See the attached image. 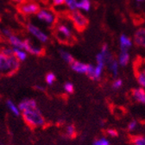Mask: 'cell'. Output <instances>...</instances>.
<instances>
[{
  "label": "cell",
  "mask_w": 145,
  "mask_h": 145,
  "mask_svg": "<svg viewBox=\"0 0 145 145\" xmlns=\"http://www.w3.org/2000/svg\"><path fill=\"white\" fill-rule=\"evenodd\" d=\"M23 118L25 122L32 127H41L44 124V118L38 108L35 110L23 112Z\"/></svg>",
  "instance_id": "cell-1"
},
{
  "label": "cell",
  "mask_w": 145,
  "mask_h": 145,
  "mask_svg": "<svg viewBox=\"0 0 145 145\" xmlns=\"http://www.w3.org/2000/svg\"><path fill=\"white\" fill-rule=\"evenodd\" d=\"M70 18L72 24H74L75 28L80 31L84 30L87 27L88 23H89L86 16H84L80 10H72L70 13Z\"/></svg>",
  "instance_id": "cell-2"
},
{
  "label": "cell",
  "mask_w": 145,
  "mask_h": 145,
  "mask_svg": "<svg viewBox=\"0 0 145 145\" xmlns=\"http://www.w3.org/2000/svg\"><path fill=\"white\" fill-rule=\"evenodd\" d=\"M35 15H36V17H37L40 21L47 24L48 25H52L56 22V16H54V14L51 12L50 10H40Z\"/></svg>",
  "instance_id": "cell-3"
},
{
  "label": "cell",
  "mask_w": 145,
  "mask_h": 145,
  "mask_svg": "<svg viewBox=\"0 0 145 145\" xmlns=\"http://www.w3.org/2000/svg\"><path fill=\"white\" fill-rule=\"evenodd\" d=\"M18 10L24 15H35L40 10V6L35 3H21Z\"/></svg>",
  "instance_id": "cell-4"
},
{
  "label": "cell",
  "mask_w": 145,
  "mask_h": 145,
  "mask_svg": "<svg viewBox=\"0 0 145 145\" xmlns=\"http://www.w3.org/2000/svg\"><path fill=\"white\" fill-rule=\"evenodd\" d=\"M27 29H28L29 32L31 35H33L35 38H37L40 42H47L48 41V36L44 32H42L39 28H37L35 25H34L33 24L29 23L27 24Z\"/></svg>",
  "instance_id": "cell-5"
},
{
  "label": "cell",
  "mask_w": 145,
  "mask_h": 145,
  "mask_svg": "<svg viewBox=\"0 0 145 145\" xmlns=\"http://www.w3.org/2000/svg\"><path fill=\"white\" fill-rule=\"evenodd\" d=\"M24 50L29 52L33 56H42L43 54V48L35 45L31 42L29 39H26L24 41Z\"/></svg>",
  "instance_id": "cell-6"
},
{
  "label": "cell",
  "mask_w": 145,
  "mask_h": 145,
  "mask_svg": "<svg viewBox=\"0 0 145 145\" xmlns=\"http://www.w3.org/2000/svg\"><path fill=\"white\" fill-rule=\"evenodd\" d=\"M0 72L8 75L13 74L11 71L10 57L5 56L2 53H0Z\"/></svg>",
  "instance_id": "cell-7"
},
{
  "label": "cell",
  "mask_w": 145,
  "mask_h": 145,
  "mask_svg": "<svg viewBox=\"0 0 145 145\" xmlns=\"http://www.w3.org/2000/svg\"><path fill=\"white\" fill-rule=\"evenodd\" d=\"M131 97L134 101L137 103L145 105V88L142 87H137L132 90Z\"/></svg>",
  "instance_id": "cell-8"
},
{
  "label": "cell",
  "mask_w": 145,
  "mask_h": 145,
  "mask_svg": "<svg viewBox=\"0 0 145 145\" xmlns=\"http://www.w3.org/2000/svg\"><path fill=\"white\" fill-rule=\"evenodd\" d=\"M18 109L19 111L22 112H26V111H30V110H35L37 108V104L36 101L34 99H24L20 102V104L18 105Z\"/></svg>",
  "instance_id": "cell-9"
},
{
  "label": "cell",
  "mask_w": 145,
  "mask_h": 145,
  "mask_svg": "<svg viewBox=\"0 0 145 145\" xmlns=\"http://www.w3.org/2000/svg\"><path fill=\"white\" fill-rule=\"evenodd\" d=\"M134 42L140 47L145 48V29H138L134 35Z\"/></svg>",
  "instance_id": "cell-10"
},
{
  "label": "cell",
  "mask_w": 145,
  "mask_h": 145,
  "mask_svg": "<svg viewBox=\"0 0 145 145\" xmlns=\"http://www.w3.org/2000/svg\"><path fill=\"white\" fill-rule=\"evenodd\" d=\"M119 43H120V50L121 52H128L129 49L132 46V42L130 37L126 35H121L119 37Z\"/></svg>",
  "instance_id": "cell-11"
},
{
  "label": "cell",
  "mask_w": 145,
  "mask_h": 145,
  "mask_svg": "<svg viewBox=\"0 0 145 145\" xmlns=\"http://www.w3.org/2000/svg\"><path fill=\"white\" fill-rule=\"evenodd\" d=\"M137 80L139 86L142 88H145V62L140 64L137 68Z\"/></svg>",
  "instance_id": "cell-12"
},
{
  "label": "cell",
  "mask_w": 145,
  "mask_h": 145,
  "mask_svg": "<svg viewBox=\"0 0 145 145\" xmlns=\"http://www.w3.org/2000/svg\"><path fill=\"white\" fill-rule=\"evenodd\" d=\"M56 28H57L58 34L62 36L63 40H70V38L72 37V31L67 25L63 24H60L57 25Z\"/></svg>",
  "instance_id": "cell-13"
},
{
  "label": "cell",
  "mask_w": 145,
  "mask_h": 145,
  "mask_svg": "<svg viewBox=\"0 0 145 145\" xmlns=\"http://www.w3.org/2000/svg\"><path fill=\"white\" fill-rule=\"evenodd\" d=\"M70 67L72 70L78 72V74H86L87 69V64H85L83 62H80L79 61H74V62L70 64Z\"/></svg>",
  "instance_id": "cell-14"
},
{
  "label": "cell",
  "mask_w": 145,
  "mask_h": 145,
  "mask_svg": "<svg viewBox=\"0 0 145 145\" xmlns=\"http://www.w3.org/2000/svg\"><path fill=\"white\" fill-rule=\"evenodd\" d=\"M103 57H104V60H105V66H107L110 62H112L114 58L112 56V54L109 51V48H108V45L107 44H104L102 46V48H101V51L99 52Z\"/></svg>",
  "instance_id": "cell-15"
},
{
  "label": "cell",
  "mask_w": 145,
  "mask_h": 145,
  "mask_svg": "<svg viewBox=\"0 0 145 145\" xmlns=\"http://www.w3.org/2000/svg\"><path fill=\"white\" fill-rule=\"evenodd\" d=\"M9 42L13 48L24 50V41L21 40L18 36L14 35H10L9 37Z\"/></svg>",
  "instance_id": "cell-16"
},
{
  "label": "cell",
  "mask_w": 145,
  "mask_h": 145,
  "mask_svg": "<svg viewBox=\"0 0 145 145\" xmlns=\"http://www.w3.org/2000/svg\"><path fill=\"white\" fill-rule=\"evenodd\" d=\"M129 61H130L129 53L128 52H121L118 56V65L122 66V67H125L128 65Z\"/></svg>",
  "instance_id": "cell-17"
},
{
  "label": "cell",
  "mask_w": 145,
  "mask_h": 145,
  "mask_svg": "<svg viewBox=\"0 0 145 145\" xmlns=\"http://www.w3.org/2000/svg\"><path fill=\"white\" fill-rule=\"evenodd\" d=\"M118 66H119L118 65V62L115 59L112 62H110V63L107 65L109 70H110V72H112V76L114 78H116L118 76Z\"/></svg>",
  "instance_id": "cell-18"
},
{
  "label": "cell",
  "mask_w": 145,
  "mask_h": 145,
  "mask_svg": "<svg viewBox=\"0 0 145 145\" xmlns=\"http://www.w3.org/2000/svg\"><path fill=\"white\" fill-rule=\"evenodd\" d=\"M91 1L90 0H80L77 2V9L88 12L91 10Z\"/></svg>",
  "instance_id": "cell-19"
},
{
  "label": "cell",
  "mask_w": 145,
  "mask_h": 145,
  "mask_svg": "<svg viewBox=\"0 0 145 145\" xmlns=\"http://www.w3.org/2000/svg\"><path fill=\"white\" fill-rule=\"evenodd\" d=\"M12 49H13L15 56L17 58V60L19 61H24L27 59V53L24 50L18 49L16 48H12Z\"/></svg>",
  "instance_id": "cell-20"
},
{
  "label": "cell",
  "mask_w": 145,
  "mask_h": 145,
  "mask_svg": "<svg viewBox=\"0 0 145 145\" xmlns=\"http://www.w3.org/2000/svg\"><path fill=\"white\" fill-rule=\"evenodd\" d=\"M6 105H7V107L10 109V111L14 114V115H16V116H20V111H19V109H18V107L11 101V100H10V99H8L7 101H6Z\"/></svg>",
  "instance_id": "cell-21"
},
{
  "label": "cell",
  "mask_w": 145,
  "mask_h": 145,
  "mask_svg": "<svg viewBox=\"0 0 145 145\" xmlns=\"http://www.w3.org/2000/svg\"><path fill=\"white\" fill-rule=\"evenodd\" d=\"M132 145H145V135H137L131 139Z\"/></svg>",
  "instance_id": "cell-22"
},
{
  "label": "cell",
  "mask_w": 145,
  "mask_h": 145,
  "mask_svg": "<svg viewBox=\"0 0 145 145\" xmlns=\"http://www.w3.org/2000/svg\"><path fill=\"white\" fill-rule=\"evenodd\" d=\"M60 54H61V58H62L67 63H68V64L72 63V62H74V58L72 57V56H71V54H70L68 52H67V51L60 50Z\"/></svg>",
  "instance_id": "cell-23"
},
{
  "label": "cell",
  "mask_w": 145,
  "mask_h": 145,
  "mask_svg": "<svg viewBox=\"0 0 145 145\" xmlns=\"http://www.w3.org/2000/svg\"><path fill=\"white\" fill-rule=\"evenodd\" d=\"M86 74L93 80L95 79V66L93 64H87V69L86 72Z\"/></svg>",
  "instance_id": "cell-24"
},
{
  "label": "cell",
  "mask_w": 145,
  "mask_h": 145,
  "mask_svg": "<svg viewBox=\"0 0 145 145\" xmlns=\"http://www.w3.org/2000/svg\"><path fill=\"white\" fill-rule=\"evenodd\" d=\"M68 138H74L75 136H76V131H75V127L72 125V124H70L67 127L66 129V135H65Z\"/></svg>",
  "instance_id": "cell-25"
},
{
  "label": "cell",
  "mask_w": 145,
  "mask_h": 145,
  "mask_svg": "<svg viewBox=\"0 0 145 145\" xmlns=\"http://www.w3.org/2000/svg\"><path fill=\"white\" fill-rule=\"evenodd\" d=\"M64 4L67 5L71 11L77 10V0H64Z\"/></svg>",
  "instance_id": "cell-26"
},
{
  "label": "cell",
  "mask_w": 145,
  "mask_h": 145,
  "mask_svg": "<svg viewBox=\"0 0 145 145\" xmlns=\"http://www.w3.org/2000/svg\"><path fill=\"white\" fill-rule=\"evenodd\" d=\"M138 127V123L137 120H131L129 123H128V126H127V129L130 132H133L135 131Z\"/></svg>",
  "instance_id": "cell-27"
},
{
  "label": "cell",
  "mask_w": 145,
  "mask_h": 145,
  "mask_svg": "<svg viewBox=\"0 0 145 145\" xmlns=\"http://www.w3.org/2000/svg\"><path fill=\"white\" fill-rule=\"evenodd\" d=\"M93 145H111V142L107 138L101 137L93 142Z\"/></svg>",
  "instance_id": "cell-28"
},
{
  "label": "cell",
  "mask_w": 145,
  "mask_h": 145,
  "mask_svg": "<svg viewBox=\"0 0 145 145\" xmlns=\"http://www.w3.org/2000/svg\"><path fill=\"white\" fill-rule=\"evenodd\" d=\"M0 53H2L3 54H5V56H6L8 57L15 56L13 49L10 48H1V49H0Z\"/></svg>",
  "instance_id": "cell-29"
},
{
  "label": "cell",
  "mask_w": 145,
  "mask_h": 145,
  "mask_svg": "<svg viewBox=\"0 0 145 145\" xmlns=\"http://www.w3.org/2000/svg\"><path fill=\"white\" fill-rule=\"evenodd\" d=\"M56 80V75H54L53 72H48V74H47V76H46V82L49 85V86H51V85H53L54 84V82Z\"/></svg>",
  "instance_id": "cell-30"
},
{
  "label": "cell",
  "mask_w": 145,
  "mask_h": 145,
  "mask_svg": "<svg viewBox=\"0 0 145 145\" xmlns=\"http://www.w3.org/2000/svg\"><path fill=\"white\" fill-rule=\"evenodd\" d=\"M64 90L67 93H72L74 91V86L71 82H67L64 84Z\"/></svg>",
  "instance_id": "cell-31"
},
{
  "label": "cell",
  "mask_w": 145,
  "mask_h": 145,
  "mask_svg": "<svg viewBox=\"0 0 145 145\" xmlns=\"http://www.w3.org/2000/svg\"><path fill=\"white\" fill-rule=\"evenodd\" d=\"M123 86V80L121 79H115V80L112 82V87L115 90L117 89H119L121 88Z\"/></svg>",
  "instance_id": "cell-32"
},
{
  "label": "cell",
  "mask_w": 145,
  "mask_h": 145,
  "mask_svg": "<svg viewBox=\"0 0 145 145\" xmlns=\"http://www.w3.org/2000/svg\"><path fill=\"white\" fill-rule=\"evenodd\" d=\"M106 133L109 137H118V131L115 129H108L106 131Z\"/></svg>",
  "instance_id": "cell-33"
},
{
  "label": "cell",
  "mask_w": 145,
  "mask_h": 145,
  "mask_svg": "<svg viewBox=\"0 0 145 145\" xmlns=\"http://www.w3.org/2000/svg\"><path fill=\"white\" fill-rule=\"evenodd\" d=\"M2 34L5 35V36H6V37H10V35H12L13 34H12V32H11V30H10L9 29H2Z\"/></svg>",
  "instance_id": "cell-34"
},
{
  "label": "cell",
  "mask_w": 145,
  "mask_h": 145,
  "mask_svg": "<svg viewBox=\"0 0 145 145\" xmlns=\"http://www.w3.org/2000/svg\"><path fill=\"white\" fill-rule=\"evenodd\" d=\"M52 2L54 5L59 6V5H62L64 4V0H52Z\"/></svg>",
  "instance_id": "cell-35"
},
{
  "label": "cell",
  "mask_w": 145,
  "mask_h": 145,
  "mask_svg": "<svg viewBox=\"0 0 145 145\" xmlns=\"http://www.w3.org/2000/svg\"><path fill=\"white\" fill-rule=\"evenodd\" d=\"M35 88L38 89L39 91H43L44 90V87L43 86H35Z\"/></svg>",
  "instance_id": "cell-36"
},
{
  "label": "cell",
  "mask_w": 145,
  "mask_h": 145,
  "mask_svg": "<svg viewBox=\"0 0 145 145\" xmlns=\"http://www.w3.org/2000/svg\"><path fill=\"white\" fill-rule=\"evenodd\" d=\"M13 1H15V2H17V3H23V1H24V0H13Z\"/></svg>",
  "instance_id": "cell-37"
},
{
  "label": "cell",
  "mask_w": 145,
  "mask_h": 145,
  "mask_svg": "<svg viewBox=\"0 0 145 145\" xmlns=\"http://www.w3.org/2000/svg\"><path fill=\"white\" fill-rule=\"evenodd\" d=\"M137 2H142V1H143V0H137Z\"/></svg>",
  "instance_id": "cell-38"
}]
</instances>
